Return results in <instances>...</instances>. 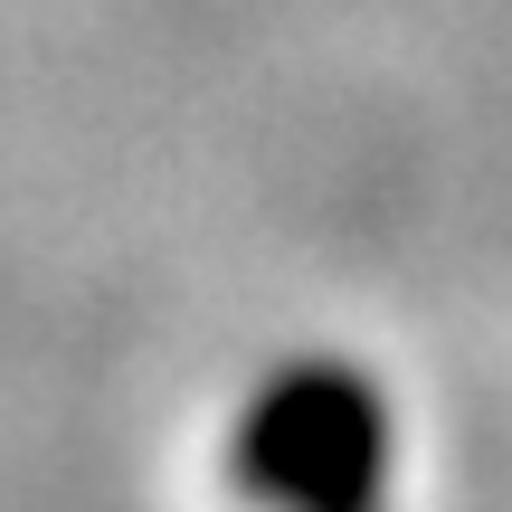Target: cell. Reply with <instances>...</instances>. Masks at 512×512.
<instances>
[{"mask_svg": "<svg viewBox=\"0 0 512 512\" xmlns=\"http://www.w3.org/2000/svg\"><path fill=\"white\" fill-rule=\"evenodd\" d=\"M228 475L256 512H389L399 418L370 370L304 351L247 389L228 427Z\"/></svg>", "mask_w": 512, "mask_h": 512, "instance_id": "cell-1", "label": "cell"}]
</instances>
